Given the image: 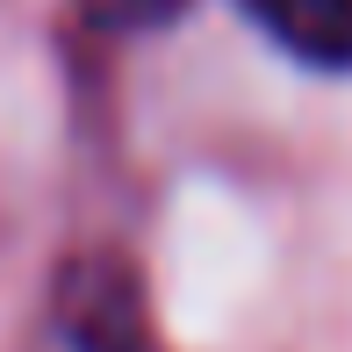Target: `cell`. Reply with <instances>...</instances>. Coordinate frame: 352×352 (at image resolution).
I'll list each match as a JSON object with an SVG mask.
<instances>
[{
  "label": "cell",
  "instance_id": "obj_3",
  "mask_svg": "<svg viewBox=\"0 0 352 352\" xmlns=\"http://www.w3.org/2000/svg\"><path fill=\"white\" fill-rule=\"evenodd\" d=\"M72 22L101 43H130V36H158V29L187 22L195 0H65Z\"/></svg>",
  "mask_w": 352,
  "mask_h": 352
},
{
  "label": "cell",
  "instance_id": "obj_2",
  "mask_svg": "<svg viewBox=\"0 0 352 352\" xmlns=\"http://www.w3.org/2000/svg\"><path fill=\"white\" fill-rule=\"evenodd\" d=\"M230 8L302 72L352 79V0H230Z\"/></svg>",
  "mask_w": 352,
  "mask_h": 352
},
{
  "label": "cell",
  "instance_id": "obj_1",
  "mask_svg": "<svg viewBox=\"0 0 352 352\" xmlns=\"http://www.w3.org/2000/svg\"><path fill=\"white\" fill-rule=\"evenodd\" d=\"M51 324L65 352H158L144 274L116 252H72L51 280Z\"/></svg>",
  "mask_w": 352,
  "mask_h": 352
}]
</instances>
